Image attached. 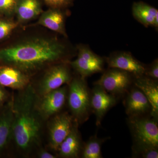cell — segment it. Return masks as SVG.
Returning a JSON list of instances; mask_svg holds the SVG:
<instances>
[{
	"label": "cell",
	"instance_id": "6da1fadb",
	"mask_svg": "<svg viewBox=\"0 0 158 158\" xmlns=\"http://www.w3.org/2000/svg\"><path fill=\"white\" fill-rule=\"evenodd\" d=\"M65 48L56 39L38 37L0 50V61L26 73L33 72L64 56Z\"/></svg>",
	"mask_w": 158,
	"mask_h": 158
},
{
	"label": "cell",
	"instance_id": "7a4b0ae2",
	"mask_svg": "<svg viewBox=\"0 0 158 158\" xmlns=\"http://www.w3.org/2000/svg\"><path fill=\"white\" fill-rule=\"evenodd\" d=\"M12 102L11 134L20 149L27 150L38 140L41 127L36 91L31 85L21 90Z\"/></svg>",
	"mask_w": 158,
	"mask_h": 158
},
{
	"label": "cell",
	"instance_id": "3957f363",
	"mask_svg": "<svg viewBox=\"0 0 158 158\" xmlns=\"http://www.w3.org/2000/svg\"><path fill=\"white\" fill-rule=\"evenodd\" d=\"M68 105L73 117L78 122L86 121L91 112V91L85 78L80 77L69 83Z\"/></svg>",
	"mask_w": 158,
	"mask_h": 158
},
{
	"label": "cell",
	"instance_id": "277c9868",
	"mask_svg": "<svg viewBox=\"0 0 158 158\" xmlns=\"http://www.w3.org/2000/svg\"><path fill=\"white\" fill-rule=\"evenodd\" d=\"M158 119L145 116L129 117L134 144L158 148Z\"/></svg>",
	"mask_w": 158,
	"mask_h": 158
},
{
	"label": "cell",
	"instance_id": "5b68a950",
	"mask_svg": "<svg viewBox=\"0 0 158 158\" xmlns=\"http://www.w3.org/2000/svg\"><path fill=\"white\" fill-rule=\"evenodd\" d=\"M131 73L125 71L112 68L105 72L94 85H98L115 97L127 93L131 85Z\"/></svg>",
	"mask_w": 158,
	"mask_h": 158
},
{
	"label": "cell",
	"instance_id": "8992f818",
	"mask_svg": "<svg viewBox=\"0 0 158 158\" xmlns=\"http://www.w3.org/2000/svg\"><path fill=\"white\" fill-rule=\"evenodd\" d=\"M70 64L80 77L85 78L103 70V59L86 47L79 48L77 58Z\"/></svg>",
	"mask_w": 158,
	"mask_h": 158
},
{
	"label": "cell",
	"instance_id": "52a82bcc",
	"mask_svg": "<svg viewBox=\"0 0 158 158\" xmlns=\"http://www.w3.org/2000/svg\"><path fill=\"white\" fill-rule=\"evenodd\" d=\"M70 71L65 65H56L51 68L44 77L39 85V92L43 96L71 81Z\"/></svg>",
	"mask_w": 158,
	"mask_h": 158
},
{
	"label": "cell",
	"instance_id": "ba28073f",
	"mask_svg": "<svg viewBox=\"0 0 158 158\" xmlns=\"http://www.w3.org/2000/svg\"><path fill=\"white\" fill-rule=\"evenodd\" d=\"M116 97L108 93L98 85H94L91 91V111L96 117V124L99 126L108 111L116 103Z\"/></svg>",
	"mask_w": 158,
	"mask_h": 158
},
{
	"label": "cell",
	"instance_id": "9c48e42d",
	"mask_svg": "<svg viewBox=\"0 0 158 158\" xmlns=\"http://www.w3.org/2000/svg\"><path fill=\"white\" fill-rule=\"evenodd\" d=\"M74 118L67 113L57 115L51 123L50 128V143L51 147L58 150L59 146L70 133Z\"/></svg>",
	"mask_w": 158,
	"mask_h": 158
},
{
	"label": "cell",
	"instance_id": "30bf717a",
	"mask_svg": "<svg viewBox=\"0 0 158 158\" xmlns=\"http://www.w3.org/2000/svg\"><path fill=\"white\" fill-rule=\"evenodd\" d=\"M67 92L66 87H61L42 96L43 98L38 104L41 116L47 118L59 113L65 105Z\"/></svg>",
	"mask_w": 158,
	"mask_h": 158
},
{
	"label": "cell",
	"instance_id": "8fae6325",
	"mask_svg": "<svg viewBox=\"0 0 158 158\" xmlns=\"http://www.w3.org/2000/svg\"><path fill=\"white\" fill-rule=\"evenodd\" d=\"M107 62L110 68L125 71L135 77L143 76L146 70V68L143 64L135 59L131 54L126 52L111 55Z\"/></svg>",
	"mask_w": 158,
	"mask_h": 158
},
{
	"label": "cell",
	"instance_id": "7c38bea8",
	"mask_svg": "<svg viewBox=\"0 0 158 158\" xmlns=\"http://www.w3.org/2000/svg\"><path fill=\"white\" fill-rule=\"evenodd\" d=\"M124 104L126 113L129 117L150 114L151 107L149 102L144 93L136 87L129 90Z\"/></svg>",
	"mask_w": 158,
	"mask_h": 158
},
{
	"label": "cell",
	"instance_id": "4fadbf2b",
	"mask_svg": "<svg viewBox=\"0 0 158 158\" xmlns=\"http://www.w3.org/2000/svg\"><path fill=\"white\" fill-rule=\"evenodd\" d=\"M29 77L23 72L13 66L0 67V85L15 90H21L29 85Z\"/></svg>",
	"mask_w": 158,
	"mask_h": 158
},
{
	"label": "cell",
	"instance_id": "5bb4252c",
	"mask_svg": "<svg viewBox=\"0 0 158 158\" xmlns=\"http://www.w3.org/2000/svg\"><path fill=\"white\" fill-rule=\"evenodd\" d=\"M135 86L139 88L146 97L151 107L150 116L158 119V85L157 81L146 76L135 77Z\"/></svg>",
	"mask_w": 158,
	"mask_h": 158
},
{
	"label": "cell",
	"instance_id": "9a60e30c",
	"mask_svg": "<svg viewBox=\"0 0 158 158\" xmlns=\"http://www.w3.org/2000/svg\"><path fill=\"white\" fill-rule=\"evenodd\" d=\"M81 140L78 130V122L75 120L70 133L59 148V155L63 158L78 157L81 153Z\"/></svg>",
	"mask_w": 158,
	"mask_h": 158
},
{
	"label": "cell",
	"instance_id": "2e32d148",
	"mask_svg": "<svg viewBox=\"0 0 158 158\" xmlns=\"http://www.w3.org/2000/svg\"><path fill=\"white\" fill-rule=\"evenodd\" d=\"M64 16L61 11L52 9L43 12L38 21V24L66 36Z\"/></svg>",
	"mask_w": 158,
	"mask_h": 158
},
{
	"label": "cell",
	"instance_id": "e0dca14e",
	"mask_svg": "<svg viewBox=\"0 0 158 158\" xmlns=\"http://www.w3.org/2000/svg\"><path fill=\"white\" fill-rule=\"evenodd\" d=\"M15 12L19 21L25 22L37 17L42 9L38 0H18Z\"/></svg>",
	"mask_w": 158,
	"mask_h": 158
},
{
	"label": "cell",
	"instance_id": "ac0fdd59",
	"mask_svg": "<svg viewBox=\"0 0 158 158\" xmlns=\"http://www.w3.org/2000/svg\"><path fill=\"white\" fill-rule=\"evenodd\" d=\"M132 13L134 17L145 27H154L155 19L158 14V11L146 3L139 2L133 4Z\"/></svg>",
	"mask_w": 158,
	"mask_h": 158
},
{
	"label": "cell",
	"instance_id": "d6986e66",
	"mask_svg": "<svg viewBox=\"0 0 158 158\" xmlns=\"http://www.w3.org/2000/svg\"><path fill=\"white\" fill-rule=\"evenodd\" d=\"M13 121L12 102L0 113V150L7 143L11 135Z\"/></svg>",
	"mask_w": 158,
	"mask_h": 158
},
{
	"label": "cell",
	"instance_id": "ffe728a7",
	"mask_svg": "<svg viewBox=\"0 0 158 158\" xmlns=\"http://www.w3.org/2000/svg\"><path fill=\"white\" fill-rule=\"evenodd\" d=\"M109 138H99L96 135L91 136L82 148L83 158H102V145Z\"/></svg>",
	"mask_w": 158,
	"mask_h": 158
},
{
	"label": "cell",
	"instance_id": "44dd1931",
	"mask_svg": "<svg viewBox=\"0 0 158 158\" xmlns=\"http://www.w3.org/2000/svg\"><path fill=\"white\" fill-rule=\"evenodd\" d=\"M132 152L133 156L136 158H158V150L157 148L133 144Z\"/></svg>",
	"mask_w": 158,
	"mask_h": 158
},
{
	"label": "cell",
	"instance_id": "7402d4cb",
	"mask_svg": "<svg viewBox=\"0 0 158 158\" xmlns=\"http://www.w3.org/2000/svg\"><path fill=\"white\" fill-rule=\"evenodd\" d=\"M17 26L13 22L0 20V40L7 37Z\"/></svg>",
	"mask_w": 158,
	"mask_h": 158
},
{
	"label": "cell",
	"instance_id": "603a6c76",
	"mask_svg": "<svg viewBox=\"0 0 158 158\" xmlns=\"http://www.w3.org/2000/svg\"><path fill=\"white\" fill-rule=\"evenodd\" d=\"M18 0H0V12L7 15L15 12Z\"/></svg>",
	"mask_w": 158,
	"mask_h": 158
},
{
	"label": "cell",
	"instance_id": "cb8c5ba5",
	"mask_svg": "<svg viewBox=\"0 0 158 158\" xmlns=\"http://www.w3.org/2000/svg\"><path fill=\"white\" fill-rule=\"evenodd\" d=\"M145 76L157 81L158 79V61L156 59L150 65L149 68H146L145 73Z\"/></svg>",
	"mask_w": 158,
	"mask_h": 158
},
{
	"label": "cell",
	"instance_id": "d4e9b609",
	"mask_svg": "<svg viewBox=\"0 0 158 158\" xmlns=\"http://www.w3.org/2000/svg\"><path fill=\"white\" fill-rule=\"evenodd\" d=\"M45 2L52 8L58 9L69 5L72 0H44Z\"/></svg>",
	"mask_w": 158,
	"mask_h": 158
},
{
	"label": "cell",
	"instance_id": "484cf974",
	"mask_svg": "<svg viewBox=\"0 0 158 158\" xmlns=\"http://www.w3.org/2000/svg\"><path fill=\"white\" fill-rule=\"evenodd\" d=\"M39 157L40 158H55L56 157L51 153L45 151H42L40 153Z\"/></svg>",
	"mask_w": 158,
	"mask_h": 158
},
{
	"label": "cell",
	"instance_id": "4316f807",
	"mask_svg": "<svg viewBox=\"0 0 158 158\" xmlns=\"http://www.w3.org/2000/svg\"><path fill=\"white\" fill-rule=\"evenodd\" d=\"M6 97V91L4 90L3 86L0 85V103L5 99Z\"/></svg>",
	"mask_w": 158,
	"mask_h": 158
}]
</instances>
